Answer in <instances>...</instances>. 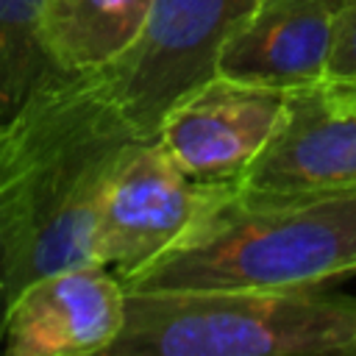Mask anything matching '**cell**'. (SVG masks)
<instances>
[{"label": "cell", "mask_w": 356, "mask_h": 356, "mask_svg": "<svg viewBox=\"0 0 356 356\" xmlns=\"http://www.w3.org/2000/svg\"><path fill=\"white\" fill-rule=\"evenodd\" d=\"M125 323V286L103 264L56 270L25 284L3 312L8 356L108 353Z\"/></svg>", "instance_id": "obj_8"}, {"label": "cell", "mask_w": 356, "mask_h": 356, "mask_svg": "<svg viewBox=\"0 0 356 356\" xmlns=\"http://www.w3.org/2000/svg\"><path fill=\"white\" fill-rule=\"evenodd\" d=\"M150 6L153 0H44L36 28L42 53L56 70H100L136 44Z\"/></svg>", "instance_id": "obj_10"}, {"label": "cell", "mask_w": 356, "mask_h": 356, "mask_svg": "<svg viewBox=\"0 0 356 356\" xmlns=\"http://www.w3.org/2000/svg\"><path fill=\"white\" fill-rule=\"evenodd\" d=\"M356 356V298L300 289L139 292L108 356Z\"/></svg>", "instance_id": "obj_3"}, {"label": "cell", "mask_w": 356, "mask_h": 356, "mask_svg": "<svg viewBox=\"0 0 356 356\" xmlns=\"http://www.w3.org/2000/svg\"><path fill=\"white\" fill-rule=\"evenodd\" d=\"M259 0H153L136 44L106 64L114 100L142 136L186 92L214 75L217 53Z\"/></svg>", "instance_id": "obj_4"}, {"label": "cell", "mask_w": 356, "mask_h": 356, "mask_svg": "<svg viewBox=\"0 0 356 356\" xmlns=\"http://www.w3.org/2000/svg\"><path fill=\"white\" fill-rule=\"evenodd\" d=\"M44 0H0V122L50 70L36 28Z\"/></svg>", "instance_id": "obj_11"}, {"label": "cell", "mask_w": 356, "mask_h": 356, "mask_svg": "<svg viewBox=\"0 0 356 356\" xmlns=\"http://www.w3.org/2000/svg\"><path fill=\"white\" fill-rule=\"evenodd\" d=\"M136 139L147 136L114 100L103 67H50L0 122V256L8 300L39 275L97 264L100 195L114 161Z\"/></svg>", "instance_id": "obj_1"}, {"label": "cell", "mask_w": 356, "mask_h": 356, "mask_svg": "<svg viewBox=\"0 0 356 356\" xmlns=\"http://www.w3.org/2000/svg\"><path fill=\"white\" fill-rule=\"evenodd\" d=\"M356 273V192L275 195L211 184L184 234L136 275L139 292L300 289Z\"/></svg>", "instance_id": "obj_2"}, {"label": "cell", "mask_w": 356, "mask_h": 356, "mask_svg": "<svg viewBox=\"0 0 356 356\" xmlns=\"http://www.w3.org/2000/svg\"><path fill=\"white\" fill-rule=\"evenodd\" d=\"M209 189L211 184L189 178L156 136L131 142L100 195L95 261L128 281L184 234Z\"/></svg>", "instance_id": "obj_5"}, {"label": "cell", "mask_w": 356, "mask_h": 356, "mask_svg": "<svg viewBox=\"0 0 356 356\" xmlns=\"http://www.w3.org/2000/svg\"><path fill=\"white\" fill-rule=\"evenodd\" d=\"M0 348H3V328H0Z\"/></svg>", "instance_id": "obj_14"}, {"label": "cell", "mask_w": 356, "mask_h": 356, "mask_svg": "<svg viewBox=\"0 0 356 356\" xmlns=\"http://www.w3.org/2000/svg\"><path fill=\"white\" fill-rule=\"evenodd\" d=\"M6 273H3V256H0V328H3V312H6Z\"/></svg>", "instance_id": "obj_13"}, {"label": "cell", "mask_w": 356, "mask_h": 356, "mask_svg": "<svg viewBox=\"0 0 356 356\" xmlns=\"http://www.w3.org/2000/svg\"><path fill=\"white\" fill-rule=\"evenodd\" d=\"M342 6L345 0H259L220 47L214 72L284 92L320 81Z\"/></svg>", "instance_id": "obj_9"}, {"label": "cell", "mask_w": 356, "mask_h": 356, "mask_svg": "<svg viewBox=\"0 0 356 356\" xmlns=\"http://www.w3.org/2000/svg\"><path fill=\"white\" fill-rule=\"evenodd\" d=\"M275 195L356 192V83L286 89L275 131L236 181Z\"/></svg>", "instance_id": "obj_6"}, {"label": "cell", "mask_w": 356, "mask_h": 356, "mask_svg": "<svg viewBox=\"0 0 356 356\" xmlns=\"http://www.w3.org/2000/svg\"><path fill=\"white\" fill-rule=\"evenodd\" d=\"M323 78L356 83V0H345L334 22L331 50H328Z\"/></svg>", "instance_id": "obj_12"}, {"label": "cell", "mask_w": 356, "mask_h": 356, "mask_svg": "<svg viewBox=\"0 0 356 356\" xmlns=\"http://www.w3.org/2000/svg\"><path fill=\"white\" fill-rule=\"evenodd\" d=\"M286 92L211 75L161 117L156 139L200 184H236L278 125Z\"/></svg>", "instance_id": "obj_7"}]
</instances>
